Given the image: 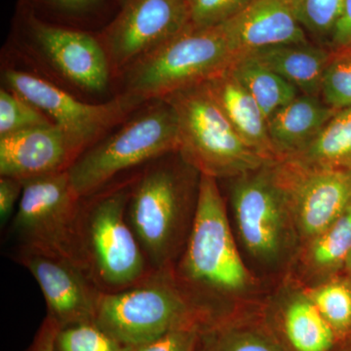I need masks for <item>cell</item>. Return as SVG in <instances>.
Instances as JSON below:
<instances>
[{"label": "cell", "mask_w": 351, "mask_h": 351, "mask_svg": "<svg viewBox=\"0 0 351 351\" xmlns=\"http://www.w3.org/2000/svg\"><path fill=\"white\" fill-rule=\"evenodd\" d=\"M77 158L54 123L0 137V175L25 181L68 171Z\"/></svg>", "instance_id": "9a60e30c"}, {"label": "cell", "mask_w": 351, "mask_h": 351, "mask_svg": "<svg viewBox=\"0 0 351 351\" xmlns=\"http://www.w3.org/2000/svg\"><path fill=\"white\" fill-rule=\"evenodd\" d=\"M215 98L245 143L269 162L279 161L267 120L257 101L228 69L207 82Z\"/></svg>", "instance_id": "e0dca14e"}, {"label": "cell", "mask_w": 351, "mask_h": 351, "mask_svg": "<svg viewBox=\"0 0 351 351\" xmlns=\"http://www.w3.org/2000/svg\"><path fill=\"white\" fill-rule=\"evenodd\" d=\"M130 189L120 186L82 205L83 254L92 280L103 292L131 287L152 272L127 219Z\"/></svg>", "instance_id": "52a82bcc"}, {"label": "cell", "mask_w": 351, "mask_h": 351, "mask_svg": "<svg viewBox=\"0 0 351 351\" xmlns=\"http://www.w3.org/2000/svg\"><path fill=\"white\" fill-rule=\"evenodd\" d=\"M193 186L186 172L163 162L131 184L127 219L152 271L172 269L184 251L197 201Z\"/></svg>", "instance_id": "7a4b0ae2"}, {"label": "cell", "mask_w": 351, "mask_h": 351, "mask_svg": "<svg viewBox=\"0 0 351 351\" xmlns=\"http://www.w3.org/2000/svg\"><path fill=\"white\" fill-rule=\"evenodd\" d=\"M223 25L239 58L270 46L309 43L292 0H253Z\"/></svg>", "instance_id": "2e32d148"}, {"label": "cell", "mask_w": 351, "mask_h": 351, "mask_svg": "<svg viewBox=\"0 0 351 351\" xmlns=\"http://www.w3.org/2000/svg\"><path fill=\"white\" fill-rule=\"evenodd\" d=\"M287 159L311 167L351 170V108L335 113L304 151Z\"/></svg>", "instance_id": "7402d4cb"}, {"label": "cell", "mask_w": 351, "mask_h": 351, "mask_svg": "<svg viewBox=\"0 0 351 351\" xmlns=\"http://www.w3.org/2000/svg\"><path fill=\"white\" fill-rule=\"evenodd\" d=\"M230 69L242 86L257 101L267 121L277 110L301 94L294 85L252 55L239 58Z\"/></svg>", "instance_id": "44dd1931"}, {"label": "cell", "mask_w": 351, "mask_h": 351, "mask_svg": "<svg viewBox=\"0 0 351 351\" xmlns=\"http://www.w3.org/2000/svg\"><path fill=\"white\" fill-rule=\"evenodd\" d=\"M330 50L341 51L351 48V0H345L343 12L329 41Z\"/></svg>", "instance_id": "d6a6232c"}, {"label": "cell", "mask_w": 351, "mask_h": 351, "mask_svg": "<svg viewBox=\"0 0 351 351\" xmlns=\"http://www.w3.org/2000/svg\"><path fill=\"white\" fill-rule=\"evenodd\" d=\"M56 351H129L94 321L60 328Z\"/></svg>", "instance_id": "f1b7e54d"}, {"label": "cell", "mask_w": 351, "mask_h": 351, "mask_svg": "<svg viewBox=\"0 0 351 351\" xmlns=\"http://www.w3.org/2000/svg\"><path fill=\"white\" fill-rule=\"evenodd\" d=\"M179 147L175 113L159 99L119 131L82 152L68 169L69 182L82 199L91 197L120 173L178 154Z\"/></svg>", "instance_id": "8992f818"}, {"label": "cell", "mask_w": 351, "mask_h": 351, "mask_svg": "<svg viewBox=\"0 0 351 351\" xmlns=\"http://www.w3.org/2000/svg\"><path fill=\"white\" fill-rule=\"evenodd\" d=\"M22 182L12 221L20 248L61 258L91 278L80 237L82 199L73 191L68 171Z\"/></svg>", "instance_id": "ba28073f"}, {"label": "cell", "mask_w": 351, "mask_h": 351, "mask_svg": "<svg viewBox=\"0 0 351 351\" xmlns=\"http://www.w3.org/2000/svg\"><path fill=\"white\" fill-rule=\"evenodd\" d=\"M200 330L199 327L180 328L129 351H195Z\"/></svg>", "instance_id": "4dcf8cb0"}, {"label": "cell", "mask_w": 351, "mask_h": 351, "mask_svg": "<svg viewBox=\"0 0 351 351\" xmlns=\"http://www.w3.org/2000/svg\"><path fill=\"white\" fill-rule=\"evenodd\" d=\"M176 277L193 295H233L253 284L230 230L215 178L200 175L195 218Z\"/></svg>", "instance_id": "3957f363"}, {"label": "cell", "mask_w": 351, "mask_h": 351, "mask_svg": "<svg viewBox=\"0 0 351 351\" xmlns=\"http://www.w3.org/2000/svg\"><path fill=\"white\" fill-rule=\"evenodd\" d=\"M239 58L223 24L189 27L126 69V92L147 101L159 100L208 82Z\"/></svg>", "instance_id": "5b68a950"}, {"label": "cell", "mask_w": 351, "mask_h": 351, "mask_svg": "<svg viewBox=\"0 0 351 351\" xmlns=\"http://www.w3.org/2000/svg\"><path fill=\"white\" fill-rule=\"evenodd\" d=\"M350 49H351V48H350Z\"/></svg>", "instance_id": "8d00e7d4"}, {"label": "cell", "mask_w": 351, "mask_h": 351, "mask_svg": "<svg viewBox=\"0 0 351 351\" xmlns=\"http://www.w3.org/2000/svg\"><path fill=\"white\" fill-rule=\"evenodd\" d=\"M337 336L351 330V285L343 279L321 283L306 293Z\"/></svg>", "instance_id": "d4e9b609"}, {"label": "cell", "mask_w": 351, "mask_h": 351, "mask_svg": "<svg viewBox=\"0 0 351 351\" xmlns=\"http://www.w3.org/2000/svg\"><path fill=\"white\" fill-rule=\"evenodd\" d=\"M53 124L34 104L12 90H0V137Z\"/></svg>", "instance_id": "484cf974"}, {"label": "cell", "mask_w": 351, "mask_h": 351, "mask_svg": "<svg viewBox=\"0 0 351 351\" xmlns=\"http://www.w3.org/2000/svg\"><path fill=\"white\" fill-rule=\"evenodd\" d=\"M34 40L58 71L80 88L101 92L110 80V60L99 38L87 32L27 19Z\"/></svg>", "instance_id": "5bb4252c"}, {"label": "cell", "mask_w": 351, "mask_h": 351, "mask_svg": "<svg viewBox=\"0 0 351 351\" xmlns=\"http://www.w3.org/2000/svg\"><path fill=\"white\" fill-rule=\"evenodd\" d=\"M336 112L320 97L306 94H300L277 110L267 121V126L279 160L304 151Z\"/></svg>", "instance_id": "ac0fdd59"}, {"label": "cell", "mask_w": 351, "mask_h": 351, "mask_svg": "<svg viewBox=\"0 0 351 351\" xmlns=\"http://www.w3.org/2000/svg\"><path fill=\"white\" fill-rule=\"evenodd\" d=\"M345 267L346 269H348V271L350 272L351 276V253L350 254V256H348V258H346Z\"/></svg>", "instance_id": "d590c367"}, {"label": "cell", "mask_w": 351, "mask_h": 351, "mask_svg": "<svg viewBox=\"0 0 351 351\" xmlns=\"http://www.w3.org/2000/svg\"><path fill=\"white\" fill-rule=\"evenodd\" d=\"M23 193V182L15 178L4 177L0 179V221L1 226L10 219L16 204L19 203Z\"/></svg>", "instance_id": "1f68e13d"}, {"label": "cell", "mask_w": 351, "mask_h": 351, "mask_svg": "<svg viewBox=\"0 0 351 351\" xmlns=\"http://www.w3.org/2000/svg\"><path fill=\"white\" fill-rule=\"evenodd\" d=\"M161 100L172 108L177 119L178 154L200 175L234 179L274 163L240 137L207 82L178 90Z\"/></svg>", "instance_id": "277c9868"}, {"label": "cell", "mask_w": 351, "mask_h": 351, "mask_svg": "<svg viewBox=\"0 0 351 351\" xmlns=\"http://www.w3.org/2000/svg\"><path fill=\"white\" fill-rule=\"evenodd\" d=\"M52 10L69 16H82L100 5L104 0H32Z\"/></svg>", "instance_id": "836d02e7"}, {"label": "cell", "mask_w": 351, "mask_h": 351, "mask_svg": "<svg viewBox=\"0 0 351 351\" xmlns=\"http://www.w3.org/2000/svg\"><path fill=\"white\" fill-rule=\"evenodd\" d=\"M195 351H285L263 329L217 319L200 330Z\"/></svg>", "instance_id": "cb8c5ba5"}, {"label": "cell", "mask_w": 351, "mask_h": 351, "mask_svg": "<svg viewBox=\"0 0 351 351\" xmlns=\"http://www.w3.org/2000/svg\"><path fill=\"white\" fill-rule=\"evenodd\" d=\"M274 163L234 178L232 191L240 239L254 258L267 263L282 258L295 232L287 195Z\"/></svg>", "instance_id": "9c48e42d"}, {"label": "cell", "mask_w": 351, "mask_h": 351, "mask_svg": "<svg viewBox=\"0 0 351 351\" xmlns=\"http://www.w3.org/2000/svg\"><path fill=\"white\" fill-rule=\"evenodd\" d=\"M295 16L306 34L317 40L331 39L345 0H292Z\"/></svg>", "instance_id": "83f0119b"}, {"label": "cell", "mask_w": 351, "mask_h": 351, "mask_svg": "<svg viewBox=\"0 0 351 351\" xmlns=\"http://www.w3.org/2000/svg\"><path fill=\"white\" fill-rule=\"evenodd\" d=\"M332 54L331 50L309 41L270 46L248 55L294 85L300 93L319 97L323 73Z\"/></svg>", "instance_id": "d6986e66"}, {"label": "cell", "mask_w": 351, "mask_h": 351, "mask_svg": "<svg viewBox=\"0 0 351 351\" xmlns=\"http://www.w3.org/2000/svg\"><path fill=\"white\" fill-rule=\"evenodd\" d=\"M253 0H189V27L193 29L223 24L244 10Z\"/></svg>", "instance_id": "f546056e"}, {"label": "cell", "mask_w": 351, "mask_h": 351, "mask_svg": "<svg viewBox=\"0 0 351 351\" xmlns=\"http://www.w3.org/2000/svg\"><path fill=\"white\" fill-rule=\"evenodd\" d=\"M18 258L38 282L47 316L59 328L95 322L101 291L83 270L61 258L24 248H20Z\"/></svg>", "instance_id": "4fadbf2b"}, {"label": "cell", "mask_w": 351, "mask_h": 351, "mask_svg": "<svg viewBox=\"0 0 351 351\" xmlns=\"http://www.w3.org/2000/svg\"><path fill=\"white\" fill-rule=\"evenodd\" d=\"M5 80L10 90L52 119L77 157L147 101L138 95L125 92L107 103H83L47 80L24 71H8Z\"/></svg>", "instance_id": "30bf717a"}, {"label": "cell", "mask_w": 351, "mask_h": 351, "mask_svg": "<svg viewBox=\"0 0 351 351\" xmlns=\"http://www.w3.org/2000/svg\"><path fill=\"white\" fill-rule=\"evenodd\" d=\"M351 253V204L327 230L306 242L304 262L316 276H328L345 267Z\"/></svg>", "instance_id": "603a6c76"}, {"label": "cell", "mask_w": 351, "mask_h": 351, "mask_svg": "<svg viewBox=\"0 0 351 351\" xmlns=\"http://www.w3.org/2000/svg\"><path fill=\"white\" fill-rule=\"evenodd\" d=\"M216 318L169 269L152 271L123 290L101 291L95 323L130 350L173 330L202 328Z\"/></svg>", "instance_id": "6da1fadb"}, {"label": "cell", "mask_w": 351, "mask_h": 351, "mask_svg": "<svg viewBox=\"0 0 351 351\" xmlns=\"http://www.w3.org/2000/svg\"><path fill=\"white\" fill-rule=\"evenodd\" d=\"M189 27V0H122L99 39L110 68L127 69Z\"/></svg>", "instance_id": "8fae6325"}, {"label": "cell", "mask_w": 351, "mask_h": 351, "mask_svg": "<svg viewBox=\"0 0 351 351\" xmlns=\"http://www.w3.org/2000/svg\"><path fill=\"white\" fill-rule=\"evenodd\" d=\"M283 328L295 351H330L337 337L306 293L288 302L283 311Z\"/></svg>", "instance_id": "ffe728a7"}, {"label": "cell", "mask_w": 351, "mask_h": 351, "mask_svg": "<svg viewBox=\"0 0 351 351\" xmlns=\"http://www.w3.org/2000/svg\"><path fill=\"white\" fill-rule=\"evenodd\" d=\"M272 167L304 241L327 230L351 204V170L311 167L292 159L276 161Z\"/></svg>", "instance_id": "7c38bea8"}, {"label": "cell", "mask_w": 351, "mask_h": 351, "mask_svg": "<svg viewBox=\"0 0 351 351\" xmlns=\"http://www.w3.org/2000/svg\"><path fill=\"white\" fill-rule=\"evenodd\" d=\"M59 329L56 322L47 316L27 351H56L55 343Z\"/></svg>", "instance_id": "e575fe53"}, {"label": "cell", "mask_w": 351, "mask_h": 351, "mask_svg": "<svg viewBox=\"0 0 351 351\" xmlns=\"http://www.w3.org/2000/svg\"><path fill=\"white\" fill-rule=\"evenodd\" d=\"M322 76L320 99L332 110L351 108V49L332 51Z\"/></svg>", "instance_id": "4316f807"}]
</instances>
